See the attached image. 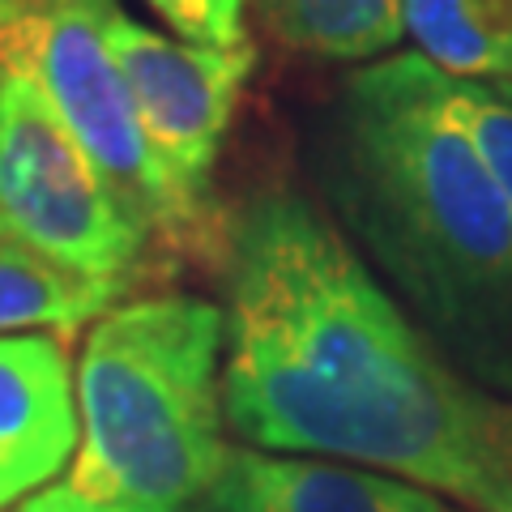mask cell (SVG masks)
I'll return each instance as SVG.
<instances>
[{
	"label": "cell",
	"instance_id": "1",
	"mask_svg": "<svg viewBox=\"0 0 512 512\" xmlns=\"http://www.w3.org/2000/svg\"><path fill=\"white\" fill-rule=\"evenodd\" d=\"M218 261L222 410L248 448L512 512V402L440 355L303 192L256 188L222 222Z\"/></svg>",
	"mask_w": 512,
	"mask_h": 512
},
{
	"label": "cell",
	"instance_id": "2",
	"mask_svg": "<svg viewBox=\"0 0 512 512\" xmlns=\"http://www.w3.org/2000/svg\"><path fill=\"white\" fill-rule=\"evenodd\" d=\"M423 56L346 82L333 192L423 333L491 393H512V210L440 103Z\"/></svg>",
	"mask_w": 512,
	"mask_h": 512
},
{
	"label": "cell",
	"instance_id": "3",
	"mask_svg": "<svg viewBox=\"0 0 512 512\" xmlns=\"http://www.w3.org/2000/svg\"><path fill=\"white\" fill-rule=\"evenodd\" d=\"M227 316L197 295L107 308L77 359L82 444L64 483L154 512H192L227 470Z\"/></svg>",
	"mask_w": 512,
	"mask_h": 512
},
{
	"label": "cell",
	"instance_id": "4",
	"mask_svg": "<svg viewBox=\"0 0 512 512\" xmlns=\"http://www.w3.org/2000/svg\"><path fill=\"white\" fill-rule=\"evenodd\" d=\"M111 9L116 0H0V56L39 82L146 244L214 256V239L184 214L146 146L107 43Z\"/></svg>",
	"mask_w": 512,
	"mask_h": 512
},
{
	"label": "cell",
	"instance_id": "5",
	"mask_svg": "<svg viewBox=\"0 0 512 512\" xmlns=\"http://www.w3.org/2000/svg\"><path fill=\"white\" fill-rule=\"evenodd\" d=\"M0 231L116 291H128L150 248L39 82L9 56H0Z\"/></svg>",
	"mask_w": 512,
	"mask_h": 512
},
{
	"label": "cell",
	"instance_id": "6",
	"mask_svg": "<svg viewBox=\"0 0 512 512\" xmlns=\"http://www.w3.org/2000/svg\"><path fill=\"white\" fill-rule=\"evenodd\" d=\"M107 43L116 56L137 124L146 133L163 180L184 214L214 239L222 256V222L214 218V167L244 86L256 69V43L197 47L167 39L116 9L107 13Z\"/></svg>",
	"mask_w": 512,
	"mask_h": 512
},
{
	"label": "cell",
	"instance_id": "7",
	"mask_svg": "<svg viewBox=\"0 0 512 512\" xmlns=\"http://www.w3.org/2000/svg\"><path fill=\"white\" fill-rule=\"evenodd\" d=\"M77 444V367L64 333H0V508L52 487Z\"/></svg>",
	"mask_w": 512,
	"mask_h": 512
},
{
	"label": "cell",
	"instance_id": "8",
	"mask_svg": "<svg viewBox=\"0 0 512 512\" xmlns=\"http://www.w3.org/2000/svg\"><path fill=\"white\" fill-rule=\"evenodd\" d=\"M192 512H453L436 491L329 457L231 448Z\"/></svg>",
	"mask_w": 512,
	"mask_h": 512
},
{
	"label": "cell",
	"instance_id": "9",
	"mask_svg": "<svg viewBox=\"0 0 512 512\" xmlns=\"http://www.w3.org/2000/svg\"><path fill=\"white\" fill-rule=\"evenodd\" d=\"M414 56L512 99V0H397Z\"/></svg>",
	"mask_w": 512,
	"mask_h": 512
},
{
	"label": "cell",
	"instance_id": "10",
	"mask_svg": "<svg viewBox=\"0 0 512 512\" xmlns=\"http://www.w3.org/2000/svg\"><path fill=\"white\" fill-rule=\"evenodd\" d=\"M124 291L64 269L39 248L0 231V333H77L94 325Z\"/></svg>",
	"mask_w": 512,
	"mask_h": 512
},
{
	"label": "cell",
	"instance_id": "11",
	"mask_svg": "<svg viewBox=\"0 0 512 512\" xmlns=\"http://www.w3.org/2000/svg\"><path fill=\"white\" fill-rule=\"evenodd\" d=\"M282 47L320 60H376L402 39L397 0H248Z\"/></svg>",
	"mask_w": 512,
	"mask_h": 512
},
{
	"label": "cell",
	"instance_id": "12",
	"mask_svg": "<svg viewBox=\"0 0 512 512\" xmlns=\"http://www.w3.org/2000/svg\"><path fill=\"white\" fill-rule=\"evenodd\" d=\"M440 103L453 116V124L470 137V146L483 158L491 180L500 184L508 210H512V99L491 86L461 82V77L440 73Z\"/></svg>",
	"mask_w": 512,
	"mask_h": 512
},
{
	"label": "cell",
	"instance_id": "13",
	"mask_svg": "<svg viewBox=\"0 0 512 512\" xmlns=\"http://www.w3.org/2000/svg\"><path fill=\"white\" fill-rule=\"evenodd\" d=\"M184 43L239 47L248 43V0H146Z\"/></svg>",
	"mask_w": 512,
	"mask_h": 512
},
{
	"label": "cell",
	"instance_id": "14",
	"mask_svg": "<svg viewBox=\"0 0 512 512\" xmlns=\"http://www.w3.org/2000/svg\"><path fill=\"white\" fill-rule=\"evenodd\" d=\"M18 512H154V508H137V504H120V500H94V495L77 491L69 483H52L39 495L18 504Z\"/></svg>",
	"mask_w": 512,
	"mask_h": 512
}]
</instances>
